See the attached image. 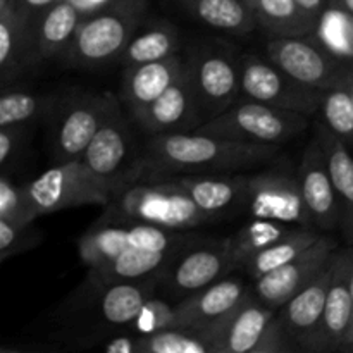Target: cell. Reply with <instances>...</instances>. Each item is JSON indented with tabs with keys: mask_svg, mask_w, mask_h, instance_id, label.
<instances>
[{
	"mask_svg": "<svg viewBox=\"0 0 353 353\" xmlns=\"http://www.w3.org/2000/svg\"><path fill=\"white\" fill-rule=\"evenodd\" d=\"M279 148L281 145L226 140L196 131L155 134L138 155L126 185L183 174L241 172L274 161Z\"/></svg>",
	"mask_w": 353,
	"mask_h": 353,
	"instance_id": "6da1fadb",
	"label": "cell"
},
{
	"mask_svg": "<svg viewBox=\"0 0 353 353\" xmlns=\"http://www.w3.org/2000/svg\"><path fill=\"white\" fill-rule=\"evenodd\" d=\"M102 223H145L172 231H190L212 217L196 207L174 178L143 179L117 188Z\"/></svg>",
	"mask_w": 353,
	"mask_h": 353,
	"instance_id": "7a4b0ae2",
	"label": "cell"
},
{
	"mask_svg": "<svg viewBox=\"0 0 353 353\" xmlns=\"http://www.w3.org/2000/svg\"><path fill=\"white\" fill-rule=\"evenodd\" d=\"M210 353H281L295 347L283 333L278 312L255 296L254 288L243 302L216 323L195 331Z\"/></svg>",
	"mask_w": 353,
	"mask_h": 353,
	"instance_id": "3957f363",
	"label": "cell"
},
{
	"mask_svg": "<svg viewBox=\"0 0 353 353\" xmlns=\"http://www.w3.org/2000/svg\"><path fill=\"white\" fill-rule=\"evenodd\" d=\"M117 188L116 181L97 174L81 159L59 162L24 186L38 217L74 207H105Z\"/></svg>",
	"mask_w": 353,
	"mask_h": 353,
	"instance_id": "277c9868",
	"label": "cell"
},
{
	"mask_svg": "<svg viewBox=\"0 0 353 353\" xmlns=\"http://www.w3.org/2000/svg\"><path fill=\"white\" fill-rule=\"evenodd\" d=\"M309 116L276 109L255 100L234 102L230 109L210 117L196 128V133L212 134L226 140L283 145L307 130Z\"/></svg>",
	"mask_w": 353,
	"mask_h": 353,
	"instance_id": "5b68a950",
	"label": "cell"
},
{
	"mask_svg": "<svg viewBox=\"0 0 353 353\" xmlns=\"http://www.w3.org/2000/svg\"><path fill=\"white\" fill-rule=\"evenodd\" d=\"M193 243L186 231H172L145 223H102L97 221L78 241L81 261L90 271L102 268L130 250H152L178 254Z\"/></svg>",
	"mask_w": 353,
	"mask_h": 353,
	"instance_id": "8992f818",
	"label": "cell"
},
{
	"mask_svg": "<svg viewBox=\"0 0 353 353\" xmlns=\"http://www.w3.org/2000/svg\"><path fill=\"white\" fill-rule=\"evenodd\" d=\"M141 3L143 0H110L83 17L68 50L72 61L100 65L123 54L140 23Z\"/></svg>",
	"mask_w": 353,
	"mask_h": 353,
	"instance_id": "52a82bcc",
	"label": "cell"
},
{
	"mask_svg": "<svg viewBox=\"0 0 353 353\" xmlns=\"http://www.w3.org/2000/svg\"><path fill=\"white\" fill-rule=\"evenodd\" d=\"M265 57L296 81L316 90L333 88L352 72L353 64L340 61L317 43L312 34L271 37Z\"/></svg>",
	"mask_w": 353,
	"mask_h": 353,
	"instance_id": "ba28073f",
	"label": "cell"
},
{
	"mask_svg": "<svg viewBox=\"0 0 353 353\" xmlns=\"http://www.w3.org/2000/svg\"><path fill=\"white\" fill-rule=\"evenodd\" d=\"M241 95L245 99L312 116L321 109L324 100L323 90L310 88L296 81L268 57L247 55L240 62Z\"/></svg>",
	"mask_w": 353,
	"mask_h": 353,
	"instance_id": "9c48e42d",
	"label": "cell"
},
{
	"mask_svg": "<svg viewBox=\"0 0 353 353\" xmlns=\"http://www.w3.org/2000/svg\"><path fill=\"white\" fill-rule=\"evenodd\" d=\"M241 209L254 219H271L290 226L314 228L296 174L292 176L281 171L247 174Z\"/></svg>",
	"mask_w": 353,
	"mask_h": 353,
	"instance_id": "30bf717a",
	"label": "cell"
},
{
	"mask_svg": "<svg viewBox=\"0 0 353 353\" xmlns=\"http://www.w3.org/2000/svg\"><path fill=\"white\" fill-rule=\"evenodd\" d=\"M231 271L230 238L190 243L164 269L161 286L178 303L219 281Z\"/></svg>",
	"mask_w": 353,
	"mask_h": 353,
	"instance_id": "8fae6325",
	"label": "cell"
},
{
	"mask_svg": "<svg viewBox=\"0 0 353 353\" xmlns=\"http://www.w3.org/2000/svg\"><path fill=\"white\" fill-rule=\"evenodd\" d=\"M133 117L138 126L150 137L190 133L205 123L207 117L196 93L192 62L186 61L185 69L178 79L150 105Z\"/></svg>",
	"mask_w": 353,
	"mask_h": 353,
	"instance_id": "7c38bea8",
	"label": "cell"
},
{
	"mask_svg": "<svg viewBox=\"0 0 353 353\" xmlns=\"http://www.w3.org/2000/svg\"><path fill=\"white\" fill-rule=\"evenodd\" d=\"M338 240L330 233L321 234L319 240L303 250L299 257L281 265L276 271L254 281V293L264 305L278 312L288 300L305 288L331 262L338 250Z\"/></svg>",
	"mask_w": 353,
	"mask_h": 353,
	"instance_id": "4fadbf2b",
	"label": "cell"
},
{
	"mask_svg": "<svg viewBox=\"0 0 353 353\" xmlns=\"http://www.w3.org/2000/svg\"><path fill=\"white\" fill-rule=\"evenodd\" d=\"M133 150V133L124 121L119 102L114 97L102 126L79 159L92 171L112 179L121 188L126 185L128 176L138 161L137 157H131Z\"/></svg>",
	"mask_w": 353,
	"mask_h": 353,
	"instance_id": "5bb4252c",
	"label": "cell"
},
{
	"mask_svg": "<svg viewBox=\"0 0 353 353\" xmlns=\"http://www.w3.org/2000/svg\"><path fill=\"white\" fill-rule=\"evenodd\" d=\"M200 105L207 119L230 109L241 95L240 62L224 48L205 47L190 59Z\"/></svg>",
	"mask_w": 353,
	"mask_h": 353,
	"instance_id": "9a60e30c",
	"label": "cell"
},
{
	"mask_svg": "<svg viewBox=\"0 0 353 353\" xmlns=\"http://www.w3.org/2000/svg\"><path fill=\"white\" fill-rule=\"evenodd\" d=\"M353 247L338 248L323 319L307 352H343L352 319Z\"/></svg>",
	"mask_w": 353,
	"mask_h": 353,
	"instance_id": "2e32d148",
	"label": "cell"
},
{
	"mask_svg": "<svg viewBox=\"0 0 353 353\" xmlns=\"http://www.w3.org/2000/svg\"><path fill=\"white\" fill-rule=\"evenodd\" d=\"M307 210L316 230L321 233H331L340 230L341 209L338 202L336 190L327 169L326 157L319 141L314 140L307 145L302 155V162L296 171Z\"/></svg>",
	"mask_w": 353,
	"mask_h": 353,
	"instance_id": "e0dca14e",
	"label": "cell"
},
{
	"mask_svg": "<svg viewBox=\"0 0 353 353\" xmlns=\"http://www.w3.org/2000/svg\"><path fill=\"white\" fill-rule=\"evenodd\" d=\"M336 254L305 288L300 290L292 300H288L278 310L279 326L290 343L295 347V350H309L310 341L319 327L324 307H326L327 293H330L331 283H333Z\"/></svg>",
	"mask_w": 353,
	"mask_h": 353,
	"instance_id": "ac0fdd59",
	"label": "cell"
},
{
	"mask_svg": "<svg viewBox=\"0 0 353 353\" xmlns=\"http://www.w3.org/2000/svg\"><path fill=\"white\" fill-rule=\"evenodd\" d=\"M114 95H83L62 112L55 130V152L61 162L79 159L102 126Z\"/></svg>",
	"mask_w": 353,
	"mask_h": 353,
	"instance_id": "d6986e66",
	"label": "cell"
},
{
	"mask_svg": "<svg viewBox=\"0 0 353 353\" xmlns=\"http://www.w3.org/2000/svg\"><path fill=\"white\" fill-rule=\"evenodd\" d=\"M252 292L238 278H221L207 288L186 296L176 305L174 330L200 331L233 310Z\"/></svg>",
	"mask_w": 353,
	"mask_h": 353,
	"instance_id": "ffe728a7",
	"label": "cell"
},
{
	"mask_svg": "<svg viewBox=\"0 0 353 353\" xmlns=\"http://www.w3.org/2000/svg\"><path fill=\"white\" fill-rule=\"evenodd\" d=\"M185 64V59L174 54L162 61L126 68V76L123 79V100L130 112L137 116L161 97L178 79Z\"/></svg>",
	"mask_w": 353,
	"mask_h": 353,
	"instance_id": "44dd1931",
	"label": "cell"
},
{
	"mask_svg": "<svg viewBox=\"0 0 353 353\" xmlns=\"http://www.w3.org/2000/svg\"><path fill=\"white\" fill-rule=\"evenodd\" d=\"M172 178L192 196L196 207L212 219H217L233 207L241 209L247 174H183Z\"/></svg>",
	"mask_w": 353,
	"mask_h": 353,
	"instance_id": "7402d4cb",
	"label": "cell"
},
{
	"mask_svg": "<svg viewBox=\"0 0 353 353\" xmlns=\"http://www.w3.org/2000/svg\"><path fill=\"white\" fill-rule=\"evenodd\" d=\"M316 140L326 157L327 169L336 190L341 209V233L353 247V157L348 145L333 133L324 123L316 126Z\"/></svg>",
	"mask_w": 353,
	"mask_h": 353,
	"instance_id": "603a6c76",
	"label": "cell"
},
{
	"mask_svg": "<svg viewBox=\"0 0 353 353\" xmlns=\"http://www.w3.org/2000/svg\"><path fill=\"white\" fill-rule=\"evenodd\" d=\"M162 272L137 281H116L109 285L97 283L102 288L99 299L100 317L110 326L131 327L147 300L152 299L157 286H161Z\"/></svg>",
	"mask_w": 353,
	"mask_h": 353,
	"instance_id": "cb8c5ba5",
	"label": "cell"
},
{
	"mask_svg": "<svg viewBox=\"0 0 353 353\" xmlns=\"http://www.w3.org/2000/svg\"><path fill=\"white\" fill-rule=\"evenodd\" d=\"M83 17L81 10L71 0H57L45 9L33 26L34 59H50L68 50Z\"/></svg>",
	"mask_w": 353,
	"mask_h": 353,
	"instance_id": "d4e9b609",
	"label": "cell"
},
{
	"mask_svg": "<svg viewBox=\"0 0 353 353\" xmlns=\"http://www.w3.org/2000/svg\"><path fill=\"white\" fill-rule=\"evenodd\" d=\"M34 28L26 10L16 0H0V68L2 74H14L23 65L28 52L33 54Z\"/></svg>",
	"mask_w": 353,
	"mask_h": 353,
	"instance_id": "484cf974",
	"label": "cell"
},
{
	"mask_svg": "<svg viewBox=\"0 0 353 353\" xmlns=\"http://www.w3.org/2000/svg\"><path fill=\"white\" fill-rule=\"evenodd\" d=\"M207 26L228 33L243 34L257 26V16L245 0H179Z\"/></svg>",
	"mask_w": 353,
	"mask_h": 353,
	"instance_id": "4316f807",
	"label": "cell"
},
{
	"mask_svg": "<svg viewBox=\"0 0 353 353\" xmlns=\"http://www.w3.org/2000/svg\"><path fill=\"white\" fill-rule=\"evenodd\" d=\"M321 234L323 233L314 228L293 226L281 240L264 248L252 261H248V264L243 268V272H247L255 281L299 257L303 250H307L310 245L319 240Z\"/></svg>",
	"mask_w": 353,
	"mask_h": 353,
	"instance_id": "83f0119b",
	"label": "cell"
},
{
	"mask_svg": "<svg viewBox=\"0 0 353 353\" xmlns=\"http://www.w3.org/2000/svg\"><path fill=\"white\" fill-rule=\"evenodd\" d=\"M293 226L271 219H254L230 236L231 269L243 271L259 252L281 240Z\"/></svg>",
	"mask_w": 353,
	"mask_h": 353,
	"instance_id": "f1b7e54d",
	"label": "cell"
},
{
	"mask_svg": "<svg viewBox=\"0 0 353 353\" xmlns=\"http://www.w3.org/2000/svg\"><path fill=\"white\" fill-rule=\"evenodd\" d=\"M179 33L172 24H154L141 33H134L123 52V62L126 68L162 61L178 54Z\"/></svg>",
	"mask_w": 353,
	"mask_h": 353,
	"instance_id": "f546056e",
	"label": "cell"
},
{
	"mask_svg": "<svg viewBox=\"0 0 353 353\" xmlns=\"http://www.w3.org/2000/svg\"><path fill=\"white\" fill-rule=\"evenodd\" d=\"M259 26L271 37L312 34L316 23L305 16L295 0H257L254 7Z\"/></svg>",
	"mask_w": 353,
	"mask_h": 353,
	"instance_id": "4dcf8cb0",
	"label": "cell"
},
{
	"mask_svg": "<svg viewBox=\"0 0 353 353\" xmlns=\"http://www.w3.org/2000/svg\"><path fill=\"white\" fill-rule=\"evenodd\" d=\"M312 37L334 57L353 64V16L347 10L327 2Z\"/></svg>",
	"mask_w": 353,
	"mask_h": 353,
	"instance_id": "1f68e13d",
	"label": "cell"
},
{
	"mask_svg": "<svg viewBox=\"0 0 353 353\" xmlns=\"http://www.w3.org/2000/svg\"><path fill=\"white\" fill-rule=\"evenodd\" d=\"M350 78L352 72L336 86L326 90L321 105L324 124L347 145H353V93Z\"/></svg>",
	"mask_w": 353,
	"mask_h": 353,
	"instance_id": "d6a6232c",
	"label": "cell"
},
{
	"mask_svg": "<svg viewBox=\"0 0 353 353\" xmlns=\"http://www.w3.org/2000/svg\"><path fill=\"white\" fill-rule=\"evenodd\" d=\"M140 353H210L205 341L193 331L164 330L140 334Z\"/></svg>",
	"mask_w": 353,
	"mask_h": 353,
	"instance_id": "836d02e7",
	"label": "cell"
},
{
	"mask_svg": "<svg viewBox=\"0 0 353 353\" xmlns=\"http://www.w3.org/2000/svg\"><path fill=\"white\" fill-rule=\"evenodd\" d=\"M47 107L48 100L43 97H37L21 90L6 92L0 97V128L26 124L28 121L43 112Z\"/></svg>",
	"mask_w": 353,
	"mask_h": 353,
	"instance_id": "e575fe53",
	"label": "cell"
},
{
	"mask_svg": "<svg viewBox=\"0 0 353 353\" xmlns=\"http://www.w3.org/2000/svg\"><path fill=\"white\" fill-rule=\"evenodd\" d=\"M24 186L14 185L7 176L0 179V219L14 224H30L37 219Z\"/></svg>",
	"mask_w": 353,
	"mask_h": 353,
	"instance_id": "d590c367",
	"label": "cell"
},
{
	"mask_svg": "<svg viewBox=\"0 0 353 353\" xmlns=\"http://www.w3.org/2000/svg\"><path fill=\"white\" fill-rule=\"evenodd\" d=\"M41 233L30 224H14L7 219H0V261L23 254L40 245Z\"/></svg>",
	"mask_w": 353,
	"mask_h": 353,
	"instance_id": "8d00e7d4",
	"label": "cell"
},
{
	"mask_svg": "<svg viewBox=\"0 0 353 353\" xmlns=\"http://www.w3.org/2000/svg\"><path fill=\"white\" fill-rule=\"evenodd\" d=\"M176 324V305L169 303L165 300L152 296L147 300V303L141 309L140 316L137 317L131 330L137 334H152L159 333L164 330H174Z\"/></svg>",
	"mask_w": 353,
	"mask_h": 353,
	"instance_id": "74e56055",
	"label": "cell"
},
{
	"mask_svg": "<svg viewBox=\"0 0 353 353\" xmlns=\"http://www.w3.org/2000/svg\"><path fill=\"white\" fill-rule=\"evenodd\" d=\"M23 124L0 128V164L6 168L16 157L17 150L23 145Z\"/></svg>",
	"mask_w": 353,
	"mask_h": 353,
	"instance_id": "f35d334b",
	"label": "cell"
},
{
	"mask_svg": "<svg viewBox=\"0 0 353 353\" xmlns=\"http://www.w3.org/2000/svg\"><path fill=\"white\" fill-rule=\"evenodd\" d=\"M107 353H140V334L138 336H116L103 347Z\"/></svg>",
	"mask_w": 353,
	"mask_h": 353,
	"instance_id": "ab89813d",
	"label": "cell"
},
{
	"mask_svg": "<svg viewBox=\"0 0 353 353\" xmlns=\"http://www.w3.org/2000/svg\"><path fill=\"white\" fill-rule=\"evenodd\" d=\"M295 3L299 6V9L316 24L321 14H323V10L326 9L327 6L326 0H295Z\"/></svg>",
	"mask_w": 353,
	"mask_h": 353,
	"instance_id": "60d3db41",
	"label": "cell"
},
{
	"mask_svg": "<svg viewBox=\"0 0 353 353\" xmlns=\"http://www.w3.org/2000/svg\"><path fill=\"white\" fill-rule=\"evenodd\" d=\"M16 2L19 3L24 10H26V14L30 16V19H33V17L40 16L45 9H48L52 3L57 2V0H16Z\"/></svg>",
	"mask_w": 353,
	"mask_h": 353,
	"instance_id": "b9f144b4",
	"label": "cell"
},
{
	"mask_svg": "<svg viewBox=\"0 0 353 353\" xmlns=\"http://www.w3.org/2000/svg\"><path fill=\"white\" fill-rule=\"evenodd\" d=\"M76 7L83 12V16H88V14L95 12V10L105 7L110 0H71Z\"/></svg>",
	"mask_w": 353,
	"mask_h": 353,
	"instance_id": "7bdbcfd3",
	"label": "cell"
},
{
	"mask_svg": "<svg viewBox=\"0 0 353 353\" xmlns=\"http://www.w3.org/2000/svg\"><path fill=\"white\" fill-rule=\"evenodd\" d=\"M343 352H353V274H352V319H350V327H348V333H347V340H345Z\"/></svg>",
	"mask_w": 353,
	"mask_h": 353,
	"instance_id": "ee69618b",
	"label": "cell"
},
{
	"mask_svg": "<svg viewBox=\"0 0 353 353\" xmlns=\"http://www.w3.org/2000/svg\"><path fill=\"white\" fill-rule=\"evenodd\" d=\"M331 3H334V6H338L340 9L347 10L348 14H352L353 16V0H330Z\"/></svg>",
	"mask_w": 353,
	"mask_h": 353,
	"instance_id": "f6af8a7d",
	"label": "cell"
},
{
	"mask_svg": "<svg viewBox=\"0 0 353 353\" xmlns=\"http://www.w3.org/2000/svg\"><path fill=\"white\" fill-rule=\"evenodd\" d=\"M245 2H247L248 6H250L252 9H254V7H255V3H257V0H245Z\"/></svg>",
	"mask_w": 353,
	"mask_h": 353,
	"instance_id": "bcb514c9",
	"label": "cell"
},
{
	"mask_svg": "<svg viewBox=\"0 0 353 353\" xmlns=\"http://www.w3.org/2000/svg\"><path fill=\"white\" fill-rule=\"evenodd\" d=\"M350 85H352V93H353V71H352V78H350Z\"/></svg>",
	"mask_w": 353,
	"mask_h": 353,
	"instance_id": "7dc6e473",
	"label": "cell"
}]
</instances>
